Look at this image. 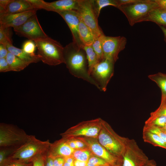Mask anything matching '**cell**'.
I'll return each instance as SVG.
<instances>
[{"label": "cell", "instance_id": "cell-32", "mask_svg": "<svg viewBox=\"0 0 166 166\" xmlns=\"http://www.w3.org/2000/svg\"><path fill=\"white\" fill-rule=\"evenodd\" d=\"M10 28H0V44L6 45L12 44L10 32Z\"/></svg>", "mask_w": 166, "mask_h": 166}, {"label": "cell", "instance_id": "cell-17", "mask_svg": "<svg viewBox=\"0 0 166 166\" xmlns=\"http://www.w3.org/2000/svg\"><path fill=\"white\" fill-rule=\"evenodd\" d=\"M78 7V0H60L51 2L44 1L42 9L57 13L66 10H77Z\"/></svg>", "mask_w": 166, "mask_h": 166}, {"label": "cell", "instance_id": "cell-1", "mask_svg": "<svg viewBox=\"0 0 166 166\" xmlns=\"http://www.w3.org/2000/svg\"><path fill=\"white\" fill-rule=\"evenodd\" d=\"M64 63L69 73L94 85L100 90L98 85L89 74L86 54L82 48L78 47L73 42L64 47Z\"/></svg>", "mask_w": 166, "mask_h": 166}, {"label": "cell", "instance_id": "cell-8", "mask_svg": "<svg viewBox=\"0 0 166 166\" xmlns=\"http://www.w3.org/2000/svg\"><path fill=\"white\" fill-rule=\"evenodd\" d=\"M80 20L88 27L97 37L104 34L98 25V18L93 9L92 0H78L76 10Z\"/></svg>", "mask_w": 166, "mask_h": 166}, {"label": "cell", "instance_id": "cell-47", "mask_svg": "<svg viewBox=\"0 0 166 166\" xmlns=\"http://www.w3.org/2000/svg\"><path fill=\"white\" fill-rule=\"evenodd\" d=\"M163 114L166 115V108L164 110L163 112Z\"/></svg>", "mask_w": 166, "mask_h": 166}, {"label": "cell", "instance_id": "cell-9", "mask_svg": "<svg viewBox=\"0 0 166 166\" xmlns=\"http://www.w3.org/2000/svg\"><path fill=\"white\" fill-rule=\"evenodd\" d=\"M149 160L136 141L128 139L122 159L121 166H144Z\"/></svg>", "mask_w": 166, "mask_h": 166}, {"label": "cell", "instance_id": "cell-48", "mask_svg": "<svg viewBox=\"0 0 166 166\" xmlns=\"http://www.w3.org/2000/svg\"><path fill=\"white\" fill-rule=\"evenodd\" d=\"M118 164H117V165H100V166H116Z\"/></svg>", "mask_w": 166, "mask_h": 166}, {"label": "cell", "instance_id": "cell-33", "mask_svg": "<svg viewBox=\"0 0 166 166\" xmlns=\"http://www.w3.org/2000/svg\"><path fill=\"white\" fill-rule=\"evenodd\" d=\"M108 165L111 164L103 159L93 155L88 160L87 166H98Z\"/></svg>", "mask_w": 166, "mask_h": 166}, {"label": "cell", "instance_id": "cell-28", "mask_svg": "<svg viewBox=\"0 0 166 166\" xmlns=\"http://www.w3.org/2000/svg\"><path fill=\"white\" fill-rule=\"evenodd\" d=\"M93 155L87 147L74 150L72 156L74 159L83 161H88L89 158Z\"/></svg>", "mask_w": 166, "mask_h": 166}, {"label": "cell", "instance_id": "cell-37", "mask_svg": "<svg viewBox=\"0 0 166 166\" xmlns=\"http://www.w3.org/2000/svg\"><path fill=\"white\" fill-rule=\"evenodd\" d=\"M9 52L6 45L0 44V58H6Z\"/></svg>", "mask_w": 166, "mask_h": 166}, {"label": "cell", "instance_id": "cell-40", "mask_svg": "<svg viewBox=\"0 0 166 166\" xmlns=\"http://www.w3.org/2000/svg\"><path fill=\"white\" fill-rule=\"evenodd\" d=\"M11 0H0V13L2 12L5 9L6 6Z\"/></svg>", "mask_w": 166, "mask_h": 166}, {"label": "cell", "instance_id": "cell-4", "mask_svg": "<svg viewBox=\"0 0 166 166\" xmlns=\"http://www.w3.org/2000/svg\"><path fill=\"white\" fill-rule=\"evenodd\" d=\"M51 144L48 140L41 141L35 136L31 135L28 140L14 152L10 157V160L32 162L37 156L46 154Z\"/></svg>", "mask_w": 166, "mask_h": 166}, {"label": "cell", "instance_id": "cell-36", "mask_svg": "<svg viewBox=\"0 0 166 166\" xmlns=\"http://www.w3.org/2000/svg\"><path fill=\"white\" fill-rule=\"evenodd\" d=\"M7 166H33L32 162L26 163L17 160H11Z\"/></svg>", "mask_w": 166, "mask_h": 166}, {"label": "cell", "instance_id": "cell-45", "mask_svg": "<svg viewBox=\"0 0 166 166\" xmlns=\"http://www.w3.org/2000/svg\"><path fill=\"white\" fill-rule=\"evenodd\" d=\"M162 30L164 35V40L166 42V27L163 26H160Z\"/></svg>", "mask_w": 166, "mask_h": 166}, {"label": "cell", "instance_id": "cell-27", "mask_svg": "<svg viewBox=\"0 0 166 166\" xmlns=\"http://www.w3.org/2000/svg\"><path fill=\"white\" fill-rule=\"evenodd\" d=\"M17 148L14 147H0V166H7L9 164L11 161L10 157Z\"/></svg>", "mask_w": 166, "mask_h": 166}, {"label": "cell", "instance_id": "cell-30", "mask_svg": "<svg viewBox=\"0 0 166 166\" xmlns=\"http://www.w3.org/2000/svg\"><path fill=\"white\" fill-rule=\"evenodd\" d=\"M102 35L97 38L92 45V46L97 55L100 61L104 59L102 44Z\"/></svg>", "mask_w": 166, "mask_h": 166}, {"label": "cell", "instance_id": "cell-16", "mask_svg": "<svg viewBox=\"0 0 166 166\" xmlns=\"http://www.w3.org/2000/svg\"><path fill=\"white\" fill-rule=\"evenodd\" d=\"M74 150L68 145L65 140L61 138L51 143L46 156L53 159L60 157L65 158L71 156Z\"/></svg>", "mask_w": 166, "mask_h": 166}, {"label": "cell", "instance_id": "cell-3", "mask_svg": "<svg viewBox=\"0 0 166 166\" xmlns=\"http://www.w3.org/2000/svg\"><path fill=\"white\" fill-rule=\"evenodd\" d=\"M34 42L38 49L37 54L44 63L52 66L64 63V47L59 42L49 37Z\"/></svg>", "mask_w": 166, "mask_h": 166}, {"label": "cell", "instance_id": "cell-41", "mask_svg": "<svg viewBox=\"0 0 166 166\" xmlns=\"http://www.w3.org/2000/svg\"><path fill=\"white\" fill-rule=\"evenodd\" d=\"M45 166H54L53 160L52 158L47 157L46 156L44 163Z\"/></svg>", "mask_w": 166, "mask_h": 166}, {"label": "cell", "instance_id": "cell-14", "mask_svg": "<svg viewBox=\"0 0 166 166\" xmlns=\"http://www.w3.org/2000/svg\"><path fill=\"white\" fill-rule=\"evenodd\" d=\"M65 20L72 33L73 42L80 48L84 46L80 37L79 26L80 19L76 10H69L57 13Z\"/></svg>", "mask_w": 166, "mask_h": 166}, {"label": "cell", "instance_id": "cell-22", "mask_svg": "<svg viewBox=\"0 0 166 166\" xmlns=\"http://www.w3.org/2000/svg\"><path fill=\"white\" fill-rule=\"evenodd\" d=\"M6 60L9 65L12 71L18 72L23 70L30 64L9 52Z\"/></svg>", "mask_w": 166, "mask_h": 166}, {"label": "cell", "instance_id": "cell-31", "mask_svg": "<svg viewBox=\"0 0 166 166\" xmlns=\"http://www.w3.org/2000/svg\"><path fill=\"white\" fill-rule=\"evenodd\" d=\"M143 130L157 134L166 143V133L164 132L161 128L154 126L144 125Z\"/></svg>", "mask_w": 166, "mask_h": 166}, {"label": "cell", "instance_id": "cell-10", "mask_svg": "<svg viewBox=\"0 0 166 166\" xmlns=\"http://www.w3.org/2000/svg\"><path fill=\"white\" fill-rule=\"evenodd\" d=\"M114 63L108 59L104 58L92 69L90 75L102 91L106 90L108 84L113 75Z\"/></svg>", "mask_w": 166, "mask_h": 166}, {"label": "cell", "instance_id": "cell-13", "mask_svg": "<svg viewBox=\"0 0 166 166\" xmlns=\"http://www.w3.org/2000/svg\"><path fill=\"white\" fill-rule=\"evenodd\" d=\"M78 138L85 144L93 155L103 159L113 165L121 163L122 160L109 153L99 142L97 139L84 137Z\"/></svg>", "mask_w": 166, "mask_h": 166}, {"label": "cell", "instance_id": "cell-21", "mask_svg": "<svg viewBox=\"0 0 166 166\" xmlns=\"http://www.w3.org/2000/svg\"><path fill=\"white\" fill-rule=\"evenodd\" d=\"M6 47L8 51L12 53L22 60L29 64L37 63L39 59L34 58L26 53L22 49H20L14 46L12 44H8Z\"/></svg>", "mask_w": 166, "mask_h": 166}, {"label": "cell", "instance_id": "cell-49", "mask_svg": "<svg viewBox=\"0 0 166 166\" xmlns=\"http://www.w3.org/2000/svg\"><path fill=\"white\" fill-rule=\"evenodd\" d=\"M121 163L120 164H118V165H117V166H121Z\"/></svg>", "mask_w": 166, "mask_h": 166}, {"label": "cell", "instance_id": "cell-12", "mask_svg": "<svg viewBox=\"0 0 166 166\" xmlns=\"http://www.w3.org/2000/svg\"><path fill=\"white\" fill-rule=\"evenodd\" d=\"M14 30L18 35L33 41L49 37L41 27L36 14L22 26L14 29Z\"/></svg>", "mask_w": 166, "mask_h": 166}, {"label": "cell", "instance_id": "cell-2", "mask_svg": "<svg viewBox=\"0 0 166 166\" xmlns=\"http://www.w3.org/2000/svg\"><path fill=\"white\" fill-rule=\"evenodd\" d=\"M128 139L119 135L108 123L101 119L97 140L111 154L122 160Z\"/></svg>", "mask_w": 166, "mask_h": 166}, {"label": "cell", "instance_id": "cell-46", "mask_svg": "<svg viewBox=\"0 0 166 166\" xmlns=\"http://www.w3.org/2000/svg\"><path fill=\"white\" fill-rule=\"evenodd\" d=\"M161 128L164 132L166 133V124L163 127Z\"/></svg>", "mask_w": 166, "mask_h": 166}, {"label": "cell", "instance_id": "cell-19", "mask_svg": "<svg viewBox=\"0 0 166 166\" xmlns=\"http://www.w3.org/2000/svg\"><path fill=\"white\" fill-rule=\"evenodd\" d=\"M144 21H151L166 27V9L158 6L152 10Z\"/></svg>", "mask_w": 166, "mask_h": 166}, {"label": "cell", "instance_id": "cell-7", "mask_svg": "<svg viewBox=\"0 0 166 166\" xmlns=\"http://www.w3.org/2000/svg\"><path fill=\"white\" fill-rule=\"evenodd\" d=\"M101 118H98L81 122L60 134L65 139L78 137L97 139L101 129Z\"/></svg>", "mask_w": 166, "mask_h": 166}, {"label": "cell", "instance_id": "cell-42", "mask_svg": "<svg viewBox=\"0 0 166 166\" xmlns=\"http://www.w3.org/2000/svg\"><path fill=\"white\" fill-rule=\"evenodd\" d=\"M87 161H83L74 159V166H87Z\"/></svg>", "mask_w": 166, "mask_h": 166}, {"label": "cell", "instance_id": "cell-18", "mask_svg": "<svg viewBox=\"0 0 166 166\" xmlns=\"http://www.w3.org/2000/svg\"><path fill=\"white\" fill-rule=\"evenodd\" d=\"M36 10L28 0H11L0 16Z\"/></svg>", "mask_w": 166, "mask_h": 166}, {"label": "cell", "instance_id": "cell-29", "mask_svg": "<svg viewBox=\"0 0 166 166\" xmlns=\"http://www.w3.org/2000/svg\"><path fill=\"white\" fill-rule=\"evenodd\" d=\"M36 47L34 42L29 40L24 43L22 49L28 54L40 60L37 54H35L34 53Z\"/></svg>", "mask_w": 166, "mask_h": 166}, {"label": "cell", "instance_id": "cell-44", "mask_svg": "<svg viewBox=\"0 0 166 166\" xmlns=\"http://www.w3.org/2000/svg\"><path fill=\"white\" fill-rule=\"evenodd\" d=\"M144 166H157L155 161L153 160H149Z\"/></svg>", "mask_w": 166, "mask_h": 166}, {"label": "cell", "instance_id": "cell-23", "mask_svg": "<svg viewBox=\"0 0 166 166\" xmlns=\"http://www.w3.org/2000/svg\"><path fill=\"white\" fill-rule=\"evenodd\" d=\"M142 135L144 142L166 149V143L157 134L143 130Z\"/></svg>", "mask_w": 166, "mask_h": 166}, {"label": "cell", "instance_id": "cell-39", "mask_svg": "<svg viewBox=\"0 0 166 166\" xmlns=\"http://www.w3.org/2000/svg\"><path fill=\"white\" fill-rule=\"evenodd\" d=\"M64 158L65 162L63 166H74V159L72 156Z\"/></svg>", "mask_w": 166, "mask_h": 166}, {"label": "cell", "instance_id": "cell-20", "mask_svg": "<svg viewBox=\"0 0 166 166\" xmlns=\"http://www.w3.org/2000/svg\"><path fill=\"white\" fill-rule=\"evenodd\" d=\"M79 32L81 40L84 46L92 45L97 37L93 31L83 22L80 21Z\"/></svg>", "mask_w": 166, "mask_h": 166}, {"label": "cell", "instance_id": "cell-6", "mask_svg": "<svg viewBox=\"0 0 166 166\" xmlns=\"http://www.w3.org/2000/svg\"><path fill=\"white\" fill-rule=\"evenodd\" d=\"M30 135L17 126L0 124V147L18 148L26 143Z\"/></svg>", "mask_w": 166, "mask_h": 166}, {"label": "cell", "instance_id": "cell-26", "mask_svg": "<svg viewBox=\"0 0 166 166\" xmlns=\"http://www.w3.org/2000/svg\"><path fill=\"white\" fill-rule=\"evenodd\" d=\"M92 2L93 9L98 18L102 8L109 6L118 7L116 0H92Z\"/></svg>", "mask_w": 166, "mask_h": 166}, {"label": "cell", "instance_id": "cell-43", "mask_svg": "<svg viewBox=\"0 0 166 166\" xmlns=\"http://www.w3.org/2000/svg\"><path fill=\"white\" fill-rule=\"evenodd\" d=\"M160 7L166 9V0H154Z\"/></svg>", "mask_w": 166, "mask_h": 166}, {"label": "cell", "instance_id": "cell-11", "mask_svg": "<svg viewBox=\"0 0 166 166\" xmlns=\"http://www.w3.org/2000/svg\"><path fill=\"white\" fill-rule=\"evenodd\" d=\"M127 39L123 36L111 37L104 34L102 36V44L104 58L108 59L115 63L118 54L125 48Z\"/></svg>", "mask_w": 166, "mask_h": 166}, {"label": "cell", "instance_id": "cell-24", "mask_svg": "<svg viewBox=\"0 0 166 166\" xmlns=\"http://www.w3.org/2000/svg\"><path fill=\"white\" fill-rule=\"evenodd\" d=\"M83 48L86 54L88 64V73L90 75L93 66L100 61L93 49L92 45L84 46Z\"/></svg>", "mask_w": 166, "mask_h": 166}, {"label": "cell", "instance_id": "cell-5", "mask_svg": "<svg viewBox=\"0 0 166 166\" xmlns=\"http://www.w3.org/2000/svg\"><path fill=\"white\" fill-rule=\"evenodd\" d=\"M159 6L154 0H134L117 8L125 15L131 26L144 21L149 12Z\"/></svg>", "mask_w": 166, "mask_h": 166}, {"label": "cell", "instance_id": "cell-15", "mask_svg": "<svg viewBox=\"0 0 166 166\" xmlns=\"http://www.w3.org/2000/svg\"><path fill=\"white\" fill-rule=\"evenodd\" d=\"M37 10H34L17 14L0 16V28L19 27L26 22L32 16L36 14Z\"/></svg>", "mask_w": 166, "mask_h": 166}, {"label": "cell", "instance_id": "cell-25", "mask_svg": "<svg viewBox=\"0 0 166 166\" xmlns=\"http://www.w3.org/2000/svg\"><path fill=\"white\" fill-rule=\"evenodd\" d=\"M148 78L155 82L161 89L162 93V99H166V74L159 73L150 75Z\"/></svg>", "mask_w": 166, "mask_h": 166}, {"label": "cell", "instance_id": "cell-38", "mask_svg": "<svg viewBox=\"0 0 166 166\" xmlns=\"http://www.w3.org/2000/svg\"><path fill=\"white\" fill-rule=\"evenodd\" d=\"M54 166H63L65 162L64 157H57L53 159Z\"/></svg>", "mask_w": 166, "mask_h": 166}, {"label": "cell", "instance_id": "cell-35", "mask_svg": "<svg viewBox=\"0 0 166 166\" xmlns=\"http://www.w3.org/2000/svg\"><path fill=\"white\" fill-rule=\"evenodd\" d=\"M10 71H12V70L6 58H0V72H5Z\"/></svg>", "mask_w": 166, "mask_h": 166}, {"label": "cell", "instance_id": "cell-34", "mask_svg": "<svg viewBox=\"0 0 166 166\" xmlns=\"http://www.w3.org/2000/svg\"><path fill=\"white\" fill-rule=\"evenodd\" d=\"M46 154H40L35 157L32 161L33 166H45L44 163Z\"/></svg>", "mask_w": 166, "mask_h": 166}]
</instances>
